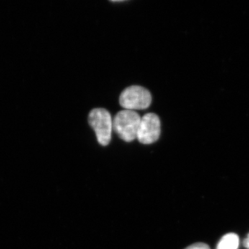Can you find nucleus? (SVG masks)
<instances>
[{"instance_id": "nucleus-1", "label": "nucleus", "mask_w": 249, "mask_h": 249, "mask_svg": "<svg viewBox=\"0 0 249 249\" xmlns=\"http://www.w3.org/2000/svg\"><path fill=\"white\" fill-rule=\"evenodd\" d=\"M141 119L137 111L126 109L119 111L113 119V129L122 140L132 142L137 139Z\"/></svg>"}, {"instance_id": "nucleus-2", "label": "nucleus", "mask_w": 249, "mask_h": 249, "mask_svg": "<svg viewBox=\"0 0 249 249\" xmlns=\"http://www.w3.org/2000/svg\"><path fill=\"white\" fill-rule=\"evenodd\" d=\"M89 124L96 133L98 142L106 146L110 142L113 120L110 113L103 108H96L90 111Z\"/></svg>"}, {"instance_id": "nucleus-3", "label": "nucleus", "mask_w": 249, "mask_h": 249, "mask_svg": "<svg viewBox=\"0 0 249 249\" xmlns=\"http://www.w3.org/2000/svg\"><path fill=\"white\" fill-rule=\"evenodd\" d=\"M119 103L126 110H142L150 107L152 103L151 93L142 87L133 85L126 88L121 93Z\"/></svg>"}, {"instance_id": "nucleus-4", "label": "nucleus", "mask_w": 249, "mask_h": 249, "mask_svg": "<svg viewBox=\"0 0 249 249\" xmlns=\"http://www.w3.org/2000/svg\"><path fill=\"white\" fill-rule=\"evenodd\" d=\"M160 121L154 113H147L141 119L137 139L142 144H152L160 139Z\"/></svg>"}, {"instance_id": "nucleus-5", "label": "nucleus", "mask_w": 249, "mask_h": 249, "mask_svg": "<svg viewBox=\"0 0 249 249\" xmlns=\"http://www.w3.org/2000/svg\"><path fill=\"white\" fill-rule=\"evenodd\" d=\"M239 244L240 239L238 235L235 233H229L222 237L216 249H237Z\"/></svg>"}, {"instance_id": "nucleus-6", "label": "nucleus", "mask_w": 249, "mask_h": 249, "mask_svg": "<svg viewBox=\"0 0 249 249\" xmlns=\"http://www.w3.org/2000/svg\"><path fill=\"white\" fill-rule=\"evenodd\" d=\"M185 249H211L209 247V245H206V244L201 243V242H199V243H196L193 244L189 247H187V248Z\"/></svg>"}, {"instance_id": "nucleus-7", "label": "nucleus", "mask_w": 249, "mask_h": 249, "mask_svg": "<svg viewBox=\"0 0 249 249\" xmlns=\"http://www.w3.org/2000/svg\"><path fill=\"white\" fill-rule=\"evenodd\" d=\"M243 245L246 248L249 249V233L248 235H247V237H246L245 240H244Z\"/></svg>"}]
</instances>
